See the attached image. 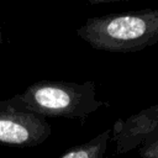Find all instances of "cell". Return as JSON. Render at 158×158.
I'll use <instances>...</instances> for the list:
<instances>
[{"mask_svg": "<svg viewBox=\"0 0 158 158\" xmlns=\"http://www.w3.org/2000/svg\"><path fill=\"white\" fill-rule=\"evenodd\" d=\"M77 35L99 51H142L158 43V9L91 17L77 30Z\"/></svg>", "mask_w": 158, "mask_h": 158, "instance_id": "1", "label": "cell"}, {"mask_svg": "<svg viewBox=\"0 0 158 158\" xmlns=\"http://www.w3.org/2000/svg\"><path fill=\"white\" fill-rule=\"evenodd\" d=\"M11 106L27 110L43 117H65L84 120L101 106L94 83L84 84L58 80H43L25 91L5 100Z\"/></svg>", "mask_w": 158, "mask_h": 158, "instance_id": "2", "label": "cell"}, {"mask_svg": "<svg viewBox=\"0 0 158 158\" xmlns=\"http://www.w3.org/2000/svg\"><path fill=\"white\" fill-rule=\"evenodd\" d=\"M51 126L46 117L0 101V143L33 147L48 138Z\"/></svg>", "mask_w": 158, "mask_h": 158, "instance_id": "3", "label": "cell"}, {"mask_svg": "<svg viewBox=\"0 0 158 158\" xmlns=\"http://www.w3.org/2000/svg\"><path fill=\"white\" fill-rule=\"evenodd\" d=\"M158 133V102L126 120H118L111 128V139L117 154L138 148L144 141Z\"/></svg>", "mask_w": 158, "mask_h": 158, "instance_id": "4", "label": "cell"}, {"mask_svg": "<svg viewBox=\"0 0 158 158\" xmlns=\"http://www.w3.org/2000/svg\"><path fill=\"white\" fill-rule=\"evenodd\" d=\"M110 141L111 128H107L90 141L67 151L59 158H104Z\"/></svg>", "mask_w": 158, "mask_h": 158, "instance_id": "5", "label": "cell"}, {"mask_svg": "<svg viewBox=\"0 0 158 158\" xmlns=\"http://www.w3.org/2000/svg\"><path fill=\"white\" fill-rule=\"evenodd\" d=\"M138 154L141 158H158V133L138 147Z\"/></svg>", "mask_w": 158, "mask_h": 158, "instance_id": "6", "label": "cell"}, {"mask_svg": "<svg viewBox=\"0 0 158 158\" xmlns=\"http://www.w3.org/2000/svg\"><path fill=\"white\" fill-rule=\"evenodd\" d=\"M90 4H100V2H111V1H128V0H86Z\"/></svg>", "mask_w": 158, "mask_h": 158, "instance_id": "7", "label": "cell"}, {"mask_svg": "<svg viewBox=\"0 0 158 158\" xmlns=\"http://www.w3.org/2000/svg\"><path fill=\"white\" fill-rule=\"evenodd\" d=\"M1 41H2V36H1V31H0V43H1Z\"/></svg>", "mask_w": 158, "mask_h": 158, "instance_id": "8", "label": "cell"}]
</instances>
